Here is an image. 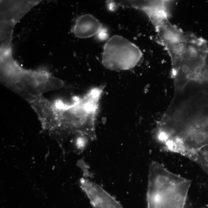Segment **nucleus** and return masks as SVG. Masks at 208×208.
I'll return each instance as SVG.
<instances>
[{
    "mask_svg": "<svg viewBox=\"0 0 208 208\" xmlns=\"http://www.w3.org/2000/svg\"><path fill=\"white\" fill-rule=\"evenodd\" d=\"M208 56V41L195 36L189 35L187 46L172 76L176 91H181L190 81H198Z\"/></svg>",
    "mask_w": 208,
    "mask_h": 208,
    "instance_id": "nucleus-4",
    "label": "nucleus"
},
{
    "mask_svg": "<svg viewBox=\"0 0 208 208\" xmlns=\"http://www.w3.org/2000/svg\"><path fill=\"white\" fill-rule=\"evenodd\" d=\"M191 183L152 162L148 173L147 208H184Z\"/></svg>",
    "mask_w": 208,
    "mask_h": 208,
    "instance_id": "nucleus-3",
    "label": "nucleus"
},
{
    "mask_svg": "<svg viewBox=\"0 0 208 208\" xmlns=\"http://www.w3.org/2000/svg\"><path fill=\"white\" fill-rule=\"evenodd\" d=\"M102 24L90 14L81 15L76 19L72 32L77 38H89L102 33Z\"/></svg>",
    "mask_w": 208,
    "mask_h": 208,
    "instance_id": "nucleus-8",
    "label": "nucleus"
},
{
    "mask_svg": "<svg viewBox=\"0 0 208 208\" xmlns=\"http://www.w3.org/2000/svg\"><path fill=\"white\" fill-rule=\"evenodd\" d=\"M180 131H181V130H180ZM173 135H174V134H173ZM170 137H171V136H170ZM166 139H165V140H166Z\"/></svg>",
    "mask_w": 208,
    "mask_h": 208,
    "instance_id": "nucleus-9",
    "label": "nucleus"
},
{
    "mask_svg": "<svg viewBox=\"0 0 208 208\" xmlns=\"http://www.w3.org/2000/svg\"><path fill=\"white\" fill-rule=\"evenodd\" d=\"M170 13H163L150 19L155 28L161 43L171 58L172 68L177 65L185 50L189 35L169 21Z\"/></svg>",
    "mask_w": 208,
    "mask_h": 208,
    "instance_id": "nucleus-6",
    "label": "nucleus"
},
{
    "mask_svg": "<svg viewBox=\"0 0 208 208\" xmlns=\"http://www.w3.org/2000/svg\"><path fill=\"white\" fill-rule=\"evenodd\" d=\"M0 69L2 83L27 101L65 85L62 80L45 69H25L15 60L13 55L0 59Z\"/></svg>",
    "mask_w": 208,
    "mask_h": 208,
    "instance_id": "nucleus-2",
    "label": "nucleus"
},
{
    "mask_svg": "<svg viewBox=\"0 0 208 208\" xmlns=\"http://www.w3.org/2000/svg\"><path fill=\"white\" fill-rule=\"evenodd\" d=\"M104 86L94 87L71 103L52 101L43 96L29 104L35 111L42 127L56 134H78L91 140L96 138V123Z\"/></svg>",
    "mask_w": 208,
    "mask_h": 208,
    "instance_id": "nucleus-1",
    "label": "nucleus"
},
{
    "mask_svg": "<svg viewBox=\"0 0 208 208\" xmlns=\"http://www.w3.org/2000/svg\"><path fill=\"white\" fill-rule=\"evenodd\" d=\"M81 189L94 208H123L120 203L96 183L82 178Z\"/></svg>",
    "mask_w": 208,
    "mask_h": 208,
    "instance_id": "nucleus-7",
    "label": "nucleus"
},
{
    "mask_svg": "<svg viewBox=\"0 0 208 208\" xmlns=\"http://www.w3.org/2000/svg\"><path fill=\"white\" fill-rule=\"evenodd\" d=\"M142 56L141 51L135 45L121 36L115 35L105 44L102 63L112 71L129 70L137 65Z\"/></svg>",
    "mask_w": 208,
    "mask_h": 208,
    "instance_id": "nucleus-5",
    "label": "nucleus"
}]
</instances>
